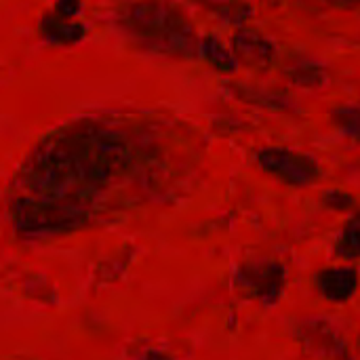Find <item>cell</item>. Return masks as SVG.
Masks as SVG:
<instances>
[{
	"mask_svg": "<svg viewBox=\"0 0 360 360\" xmlns=\"http://www.w3.org/2000/svg\"><path fill=\"white\" fill-rule=\"evenodd\" d=\"M319 285H321V289L325 291L327 297H331V300H346L354 291L356 278H354L352 270H329V272L321 274Z\"/></svg>",
	"mask_w": 360,
	"mask_h": 360,
	"instance_id": "obj_5",
	"label": "cell"
},
{
	"mask_svg": "<svg viewBox=\"0 0 360 360\" xmlns=\"http://www.w3.org/2000/svg\"><path fill=\"white\" fill-rule=\"evenodd\" d=\"M131 19L139 34L167 53L192 55L196 51L194 25L175 6L162 2H143L133 6Z\"/></svg>",
	"mask_w": 360,
	"mask_h": 360,
	"instance_id": "obj_1",
	"label": "cell"
},
{
	"mask_svg": "<svg viewBox=\"0 0 360 360\" xmlns=\"http://www.w3.org/2000/svg\"><path fill=\"white\" fill-rule=\"evenodd\" d=\"M202 51H205V55L209 57V61H211L217 70H221V72H234V68H236V57H234V53H232L230 49H226L219 40H215V38L202 40Z\"/></svg>",
	"mask_w": 360,
	"mask_h": 360,
	"instance_id": "obj_6",
	"label": "cell"
},
{
	"mask_svg": "<svg viewBox=\"0 0 360 360\" xmlns=\"http://www.w3.org/2000/svg\"><path fill=\"white\" fill-rule=\"evenodd\" d=\"M196 2L217 13H245V6L238 4L236 0H196Z\"/></svg>",
	"mask_w": 360,
	"mask_h": 360,
	"instance_id": "obj_8",
	"label": "cell"
},
{
	"mask_svg": "<svg viewBox=\"0 0 360 360\" xmlns=\"http://www.w3.org/2000/svg\"><path fill=\"white\" fill-rule=\"evenodd\" d=\"M274 55H276L274 42L255 30H243L234 38V57H240L249 63L268 65L274 59Z\"/></svg>",
	"mask_w": 360,
	"mask_h": 360,
	"instance_id": "obj_3",
	"label": "cell"
},
{
	"mask_svg": "<svg viewBox=\"0 0 360 360\" xmlns=\"http://www.w3.org/2000/svg\"><path fill=\"white\" fill-rule=\"evenodd\" d=\"M262 165L291 186H308L316 177V162L310 156L289 152L283 148H270L259 154Z\"/></svg>",
	"mask_w": 360,
	"mask_h": 360,
	"instance_id": "obj_2",
	"label": "cell"
},
{
	"mask_svg": "<svg viewBox=\"0 0 360 360\" xmlns=\"http://www.w3.org/2000/svg\"><path fill=\"white\" fill-rule=\"evenodd\" d=\"M338 127L350 135V137H356L360 139V110L359 108H342L333 114Z\"/></svg>",
	"mask_w": 360,
	"mask_h": 360,
	"instance_id": "obj_7",
	"label": "cell"
},
{
	"mask_svg": "<svg viewBox=\"0 0 360 360\" xmlns=\"http://www.w3.org/2000/svg\"><path fill=\"white\" fill-rule=\"evenodd\" d=\"M285 76L297 86H321L325 84V65L312 57H291L285 63Z\"/></svg>",
	"mask_w": 360,
	"mask_h": 360,
	"instance_id": "obj_4",
	"label": "cell"
}]
</instances>
